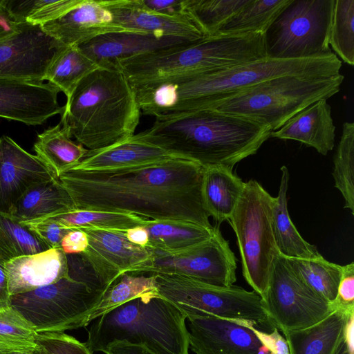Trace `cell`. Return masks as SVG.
Segmentation results:
<instances>
[{
  "instance_id": "obj_1",
  "label": "cell",
  "mask_w": 354,
  "mask_h": 354,
  "mask_svg": "<svg viewBox=\"0 0 354 354\" xmlns=\"http://www.w3.org/2000/svg\"><path fill=\"white\" fill-rule=\"evenodd\" d=\"M204 170L191 160L172 158L112 170H68L58 178L76 209L125 212L212 229L201 195Z\"/></svg>"
},
{
  "instance_id": "obj_2",
  "label": "cell",
  "mask_w": 354,
  "mask_h": 354,
  "mask_svg": "<svg viewBox=\"0 0 354 354\" xmlns=\"http://www.w3.org/2000/svg\"><path fill=\"white\" fill-rule=\"evenodd\" d=\"M342 62L330 55L280 59L265 57L219 70L176 80L136 93L142 114L156 118L205 109L262 82L283 75L330 77L339 73Z\"/></svg>"
},
{
  "instance_id": "obj_3",
  "label": "cell",
  "mask_w": 354,
  "mask_h": 354,
  "mask_svg": "<svg viewBox=\"0 0 354 354\" xmlns=\"http://www.w3.org/2000/svg\"><path fill=\"white\" fill-rule=\"evenodd\" d=\"M271 132L268 127L250 119L206 109L156 118L149 129L133 137L204 168L233 169L254 155Z\"/></svg>"
},
{
  "instance_id": "obj_4",
  "label": "cell",
  "mask_w": 354,
  "mask_h": 354,
  "mask_svg": "<svg viewBox=\"0 0 354 354\" xmlns=\"http://www.w3.org/2000/svg\"><path fill=\"white\" fill-rule=\"evenodd\" d=\"M266 56L264 34L218 33L115 60L134 93Z\"/></svg>"
},
{
  "instance_id": "obj_5",
  "label": "cell",
  "mask_w": 354,
  "mask_h": 354,
  "mask_svg": "<svg viewBox=\"0 0 354 354\" xmlns=\"http://www.w3.org/2000/svg\"><path fill=\"white\" fill-rule=\"evenodd\" d=\"M142 113L136 94L115 64L86 76L66 101L60 122L88 150L123 142L134 134Z\"/></svg>"
},
{
  "instance_id": "obj_6",
  "label": "cell",
  "mask_w": 354,
  "mask_h": 354,
  "mask_svg": "<svg viewBox=\"0 0 354 354\" xmlns=\"http://www.w3.org/2000/svg\"><path fill=\"white\" fill-rule=\"evenodd\" d=\"M186 315L156 293L136 297L92 322L84 343L91 353L115 342L143 345L156 354H188Z\"/></svg>"
},
{
  "instance_id": "obj_7",
  "label": "cell",
  "mask_w": 354,
  "mask_h": 354,
  "mask_svg": "<svg viewBox=\"0 0 354 354\" xmlns=\"http://www.w3.org/2000/svg\"><path fill=\"white\" fill-rule=\"evenodd\" d=\"M344 79L340 73L324 77L280 76L242 90L207 109L250 119L274 131L313 103L337 93Z\"/></svg>"
},
{
  "instance_id": "obj_8",
  "label": "cell",
  "mask_w": 354,
  "mask_h": 354,
  "mask_svg": "<svg viewBox=\"0 0 354 354\" xmlns=\"http://www.w3.org/2000/svg\"><path fill=\"white\" fill-rule=\"evenodd\" d=\"M272 199L255 180L245 183L243 191L229 218L241 258L243 276L264 300L273 263L279 252L272 227Z\"/></svg>"
},
{
  "instance_id": "obj_9",
  "label": "cell",
  "mask_w": 354,
  "mask_h": 354,
  "mask_svg": "<svg viewBox=\"0 0 354 354\" xmlns=\"http://www.w3.org/2000/svg\"><path fill=\"white\" fill-rule=\"evenodd\" d=\"M154 275L156 294L172 303L187 318L212 315L270 324L261 297L241 287L218 286L176 274Z\"/></svg>"
},
{
  "instance_id": "obj_10",
  "label": "cell",
  "mask_w": 354,
  "mask_h": 354,
  "mask_svg": "<svg viewBox=\"0 0 354 354\" xmlns=\"http://www.w3.org/2000/svg\"><path fill=\"white\" fill-rule=\"evenodd\" d=\"M107 290L68 277L10 296V306L37 333H59L86 326L88 315Z\"/></svg>"
},
{
  "instance_id": "obj_11",
  "label": "cell",
  "mask_w": 354,
  "mask_h": 354,
  "mask_svg": "<svg viewBox=\"0 0 354 354\" xmlns=\"http://www.w3.org/2000/svg\"><path fill=\"white\" fill-rule=\"evenodd\" d=\"M335 0H292L264 33L266 56L288 59L332 54L330 30Z\"/></svg>"
},
{
  "instance_id": "obj_12",
  "label": "cell",
  "mask_w": 354,
  "mask_h": 354,
  "mask_svg": "<svg viewBox=\"0 0 354 354\" xmlns=\"http://www.w3.org/2000/svg\"><path fill=\"white\" fill-rule=\"evenodd\" d=\"M152 250L151 257L125 273L182 275L224 287L232 286L236 280L235 255L218 227H214L210 239L190 248L175 252Z\"/></svg>"
},
{
  "instance_id": "obj_13",
  "label": "cell",
  "mask_w": 354,
  "mask_h": 354,
  "mask_svg": "<svg viewBox=\"0 0 354 354\" xmlns=\"http://www.w3.org/2000/svg\"><path fill=\"white\" fill-rule=\"evenodd\" d=\"M263 303L270 324L283 334L311 326L335 308L304 283L280 254Z\"/></svg>"
},
{
  "instance_id": "obj_14",
  "label": "cell",
  "mask_w": 354,
  "mask_h": 354,
  "mask_svg": "<svg viewBox=\"0 0 354 354\" xmlns=\"http://www.w3.org/2000/svg\"><path fill=\"white\" fill-rule=\"evenodd\" d=\"M65 46L40 26L24 24L0 39V80L44 82L49 66Z\"/></svg>"
},
{
  "instance_id": "obj_15",
  "label": "cell",
  "mask_w": 354,
  "mask_h": 354,
  "mask_svg": "<svg viewBox=\"0 0 354 354\" xmlns=\"http://www.w3.org/2000/svg\"><path fill=\"white\" fill-rule=\"evenodd\" d=\"M189 344L196 354H272L245 320L188 317Z\"/></svg>"
},
{
  "instance_id": "obj_16",
  "label": "cell",
  "mask_w": 354,
  "mask_h": 354,
  "mask_svg": "<svg viewBox=\"0 0 354 354\" xmlns=\"http://www.w3.org/2000/svg\"><path fill=\"white\" fill-rule=\"evenodd\" d=\"M103 2L115 23L127 32L191 42L210 37L190 15L176 17L156 13L145 7L140 0Z\"/></svg>"
},
{
  "instance_id": "obj_17",
  "label": "cell",
  "mask_w": 354,
  "mask_h": 354,
  "mask_svg": "<svg viewBox=\"0 0 354 354\" xmlns=\"http://www.w3.org/2000/svg\"><path fill=\"white\" fill-rule=\"evenodd\" d=\"M81 230L88 239V246L81 254L108 287L129 269L153 254L151 248L131 243L125 232L89 227Z\"/></svg>"
},
{
  "instance_id": "obj_18",
  "label": "cell",
  "mask_w": 354,
  "mask_h": 354,
  "mask_svg": "<svg viewBox=\"0 0 354 354\" xmlns=\"http://www.w3.org/2000/svg\"><path fill=\"white\" fill-rule=\"evenodd\" d=\"M59 91L48 82L0 80V118L36 126L62 114Z\"/></svg>"
},
{
  "instance_id": "obj_19",
  "label": "cell",
  "mask_w": 354,
  "mask_h": 354,
  "mask_svg": "<svg viewBox=\"0 0 354 354\" xmlns=\"http://www.w3.org/2000/svg\"><path fill=\"white\" fill-rule=\"evenodd\" d=\"M55 178L36 155L27 152L8 136L0 138V212L9 214L29 189Z\"/></svg>"
},
{
  "instance_id": "obj_20",
  "label": "cell",
  "mask_w": 354,
  "mask_h": 354,
  "mask_svg": "<svg viewBox=\"0 0 354 354\" xmlns=\"http://www.w3.org/2000/svg\"><path fill=\"white\" fill-rule=\"evenodd\" d=\"M64 46H80L105 34L127 32L114 21L103 1L82 0L57 19L40 26Z\"/></svg>"
},
{
  "instance_id": "obj_21",
  "label": "cell",
  "mask_w": 354,
  "mask_h": 354,
  "mask_svg": "<svg viewBox=\"0 0 354 354\" xmlns=\"http://www.w3.org/2000/svg\"><path fill=\"white\" fill-rule=\"evenodd\" d=\"M10 295L28 292L68 277L66 255L61 248L15 258L5 262Z\"/></svg>"
},
{
  "instance_id": "obj_22",
  "label": "cell",
  "mask_w": 354,
  "mask_h": 354,
  "mask_svg": "<svg viewBox=\"0 0 354 354\" xmlns=\"http://www.w3.org/2000/svg\"><path fill=\"white\" fill-rule=\"evenodd\" d=\"M354 308L337 306L315 324L284 333L289 354H338L346 341Z\"/></svg>"
},
{
  "instance_id": "obj_23",
  "label": "cell",
  "mask_w": 354,
  "mask_h": 354,
  "mask_svg": "<svg viewBox=\"0 0 354 354\" xmlns=\"http://www.w3.org/2000/svg\"><path fill=\"white\" fill-rule=\"evenodd\" d=\"M270 137L299 141L326 156L335 146V126L327 100H318L290 118Z\"/></svg>"
},
{
  "instance_id": "obj_24",
  "label": "cell",
  "mask_w": 354,
  "mask_h": 354,
  "mask_svg": "<svg viewBox=\"0 0 354 354\" xmlns=\"http://www.w3.org/2000/svg\"><path fill=\"white\" fill-rule=\"evenodd\" d=\"M172 158L176 157L156 145L132 136L105 148L88 150L79 164L70 170H112L159 162Z\"/></svg>"
},
{
  "instance_id": "obj_25",
  "label": "cell",
  "mask_w": 354,
  "mask_h": 354,
  "mask_svg": "<svg viewBox=\"0 0 354 354\" xmlns=\"http://www.w3.org/2000/svg\"><path fill=\"white\" fill-rule=\"evenodd\" d=\"M187 42L191 41L138 33L112 32L100 35L80 47L94 62L103 66L114 64L118 59Z\"/></svg>"
},
{
  "instance_id": "obj_26",
  "label": "cell",
  "mask_w": 354,
  "mask_h": 354,
  "mask_svg": "<svg viewBox=\"0 0 354 354\" xmlns=\"http://www.w3.org/2000/svg\"><path fill=\"white\" fill-rule=\"evenodd\" d=\"M225 166L204 170L201 195L205 210L218 223L229 220L242 194L245 183Z\"/></svg>"
},
{
  "instance_id": "obj_27",
  "label": "cell",
  "mask_w": 354,
  "mask_h": 354,
  "mask_svg": "<svg viewBox=\"0 0 354 354\" xmlns=\"http://www.w3.org/2000/svg\"><path fill=\"white\" fill-rule=\"evenodd\" d=\"M279 193L272 199V227L277 248L286 258L312 259L321 254L317 247L305 241L292 222L288 209V169L281 167Z\"/></svg>"
},
{
  "instance_id": "obj_28",
  "label": "cell",
  "mask_w": 354,
  "mask_h": 354,
  "mask_svg": "<svg viewBox=\"0 0 354 354\" xmlns=\"http://www.w3.org/2000/svg\"><path fill=\"white\" fill-rule=\"evenodd\" d=\"M75 209L59 178L44 181L29 189L12 206L9 214L27 223Z\"/></svg>"
},
{
  "instance_id": "obj_29",
  "label": "cell",
  "mask_w": 354,
  "mask_h": 354,
  "mask_svg": "<svg viewBox=\"0 0 354 354\" xmlns=\"http://www.w3.org/2000/svg\"><path fill=\"white\" fill-rule=\"evenodd\" d=\"M71 138L69 129L59 122L38 134L34 144L36 156L57 178L79 164L88 151Z\"/></svg>"
},
{
  "instance_id": "obj_30",
  "label": "cell",
  "mask_w": 354,
  "mask_h": 354,
  "mask_svg": "<svg viewBox=\"0 0 354 354\" xmlns=\"http://www.w3.org/2000/svg\"><path fill=\"white\" fill-rule=\"evenodd\" d=\"M145 227L149 234L146 247L164 252L182 251L212 237L214 227L207 228L200 225L178 220H149Z\"/></svg>"
},
{
  "instance_id": "obj_31",
  "label": "cell",
  "mask_w": 354,
  "mask_h": 354,
  "mask_svg": "<svg viewBox=\"0 0 354 354\" xmlns=\"http://www.w3.org/2000/svg\"><path fill=\"white\" fill-rule=\"evenodd\" d=\"M100 66L80 46H66L51 63L44 81L64 93L67 101L79 83Z\"/></svg>"
},
{
  "instance_id": "obj_32",
  "label": "cell",
  "mask_w": 354,
  "mask_h": 354,
  "mask_svg": "<svg viewBox=\"0 0 354 354\" xmlns=\"http://www.w3.org/2000/svg\"><path fill=\"white\" fill-rule=\"evenodd\" d=\"M286 259L304 283L328 302H335L342 274V266L327 261L322 254L312 259Z\"/></svg>"
},
{
  "instance_id": "obj_33",
  "label": "cell",
  "mask_w": 354,
  "mask_h": 354,
  "mask_svg": "<svg viewBox=\"0 0 354 354\" xmlns=\"http://www.w3.org/2000/svg\"><path fill=\"white\" fill-rule=\"evenodd\" d=\"M40 220L54 221L71 230L89 227L126 232L135 227L146 225L149 219L125 212L75 209L47 216Z\"/></svg>"
},
{
  "instance_id": "obj_34",
  "label": "cell",
  "mask_w": 354,
  "mask_h": 354,
  "mask_svg": "<svg viewBox=\"0 0 354 354\" xmlns=\"http://www.w3.org/2000/svg\"><path fill=\"white\" fill-rule=\"evenodd\" d=\"M50 248L27 224L0 212V260L32 255Z\"/></svg>"
},
{
  "instance_id": "obj_35",
  "label": "cell",
  "mask_w": 354,
  "mask_h": 354,
  "mask_svg": "<svg viewBox=\"0 0 354 354\" xmlns=\"http://www.w3.org/2000/svg\"><path fill=\"white\" fill-rule=\"evenodd\" d=\"M292 0H250L219 30L218 33H265Z\"/></svg>"
},
{
  "instance_id": "obj_36",
  "label": "cell",
  "mask_w": 354,
  "mask_h": 354,
  "mask_svg": "<svg viewBox=\"0 0 354 354\" xmlns=\"http://www.w3.org/2000/svg\"><path fill=\"white\" fill-rule=\"evenodd\" d=\"M148 293H156L154 275L122 274L109 288L88 315L86 326L121 304Z\"/></svg>"
},
{
  "instance_id": "obj_37",
  "label": "cell",
  "mask_w": 354,
  "mask_h": 354,
  "mask_svg": "<svg viewBox=\"0 0 354 354\" xmlns=\"http://www.w3.org/2000/svg\"><path fill=\"white\" fill-rule=\"evenodd\" d=\"M335 187L344 198V208L354 214V123L344 122L333 158Z\"/></svg>"
},
{
  "instance_id": "obj_38",
  "label": "cell",
  "mask_w": 354,
  "mask_h": 354,
  "mask_svg": "<svg viewBox=\"0 0 354 354\" xmlns=\"http://www.w3.org/2000/svg\"><path fill=\"white\" fill-rule=\"evenodd\" d=\"M250 0H186V10L211 37Z\"/></svg>"
},
{
  "instance_id": "obj_39",
  "label": "cell",
  "mask_w": 354,
  "mask_h": 354,
  "mask_svg": "<svg viewBox=\"0 0 354 354\" xmlns=\"http://www.w3.org/2000/svg\"><path fill=\"white\" fill-rule=\"evenodd\" d=\"M82 0H6L9 11L20 24L41 26L62 17Z\"/></svg>"
},
{
  "instance_id": "obj_40",
  "label": "cell",
  "mask_w": 354,
  "mask_h": 354,
  "mask_svg": "<svg viewBox=\"0 0 354 354\" xmlns=\"http://www.w3.org/2000/svg\"><path fill=\"white\" fill-rule=\"evenodd\" d=\"M329 45L345 63L354 64V0H335Z\"/></svg>"
},
{
  "instance_id": "obj_41",
  "label": "cell",
  "mask_w": 354,
  "mask_h": 354,
  "mask_svg": "<svg viewBox=\"0 0 354 354\" xmlns=\"http://www.w3.org/2000/svg\"><path fill=\"white\" fill-rule=\"evenodd\" d=\"M37 334L12 306L0 310V352L31 349L37 345Z\"/></svg>"
},
{
  "instance_id": "obj_42",
  "label": "cell",
  "mask_w": 354,
  "mask_h": 354,
  "mask_svg": "<svg viewBox=\"0 0 354 354\" xmlns=\"http://www.w3.org/2000/svg\"><path fill=\"white\" fill-rule=\"evenodd\" d=\"M36 342L47 354H93L84 343L63 332L38 333Z\"/></svg>"
},
{
  "instance_id": "obj_43",
  "label": "cell",
  "mask_w": 354,
  "mask_h": 354,
  "mask_svg": "<svg viewBox=\"0 0 354 354\" xmlns=\"http://www.w3.org/2000/svg\"><path fill=\"white\" fill-rule=\"evenodd\" d=\"M24 223L34 230L50 248H61L64 236L71 230L50 220L34 221Z\"/></svg>"
},
{
  "instance_id": "obj_44",
  "label": "cell",
  "mask_w": 354,
  "mask_h": 354,
  "mask_svg": "<svg viewBox=\"0 0 354 354\" xmlns=\"http://www.w3.org/2000/svg\"><path fill=\"white\" fill-rule=\"evenodd\" d=\"M333 307L354 308V263L342 266V274Z\"/></svg>"
},
{
  "instance_id": "obj_45",
  "label": "cell",
  "mask_w": 354,
  "mask_h": 354,
  "mask_svg": "<svg viewBox=\"0 0 354 354\" xmlns=\"http://www.w3.org/2000/svg\"><path fill=\"white\" fill-rule=\"evenodd\" d=\"M140 2L156 13L176 17L189 15L186 10V0H140Z\"/></svg>"
},
{
  "instance_id": "obj_46",
  "label": "cell",
  "mask_w": 354,
  "mask_h": 354,
  "mask_svg": "<svg viewBox=\"0 0 354 354\" xmlns=\"http://www.w3.org/2000/svg\"><path fill=\"white\" fill-rule=\"evenodd\" d=\"M88 246V236L81 229L71 230L63 238L61 249L66 254L83 253Z\"/></svg>"
},
{
  "instance_id": "obj_47",
  "label": "cell",
  "mask_w": 354,
  "mask_h": 354,
  "mask_svg": "<svg viewBox=\"0 0 354 354\" xmlns=\"http://www.w3.org/2000/svg\"><path fill=\"white\" fill-rule=\"evenodd\" d=\"M253 330L272 354H289L286 340L281 335L277 328H274L272 332L270 333L261 331L255 326L253 327Z\"/></svg>"
},
{
  "instance_id": "obj_48",
  "label": "cell",
  "mask_w": 354,
  "mask_h": 354,
  "mask_svg": "<svg viewBox=\"0 0 354 354\" xmlns=\"http://www.w3.org/2000/svg\"><path fill=\"white\" fill-rule=\"evenodd\" d=\"M24 24L19 23L9 11L6 0H0V39L13 35Z\"/></svg>"
},
{
  "instance_id": "obj_49",
  "label": "cell",
  "mask_w": 354,
  "mask_h": 354,
  "mask_svg": "<svg viewBox=\"0 0 354 354\" xmlns=\"http://www.w3.org/2000/svg\"><path fill=\"white\" fill-rule=\"evenodd\" d=\"M104 353L105 354H156L143 345L125 342H115L109 344Z\"/></svg>"
},
{
  "instance_id": "obj_50",
  "label": "cell",
  "mask_w": 354,
  "mask_h": 354,
  "mask_svg": "<svg viewBox=\"0 0 354 354\" xmlns=\"http://www.w3.org/2000/svg\"><path fill=\"white\" fill-rule=\"evenodd\" d=\"M4 263L0 260V310L10 307V295Z\"/></svg>"
},
{
  "instance_id": "obj_51",
  "label": "cell",
  "mask_w": 354,
  "mask_h": 354,
  "mask_svg": "<svg viewBox=\"0 0 354 354\" xmlns=\"http://www.w3.org/2000/svg\"><path fill=\"white\" fill-rule=\"evenodd\" d=\"M127 239L132 243L146 247L149 242V234L145 226H138L126 232Z\"/></svg>"
},
{
  "instance_id": "obj_52",
  "label": "cell",
  "mask_w": 354,
  "mask_h": 354,
  "mask_svg": "<svg viewBox=\"0 0 354 354\" xmlns=\"http://www.w3.org/2000/svg\"><path fill=\"white\" fill-rule=\"evenodd\" d=\"M37 344L35 347L27 351H2L0 352V354H47L46 350L41 345Z\"/></svg>"
},
{
  "instance_id": "obj_53",
  "label": "cell",
  "mask_w": 354,
  "mask_h": 354,
  "mask_svg": "<svg viewBox=\"0 0 354 354\" xmlns=\"http://www.w3.org/2000/svg\"><path fill=\"white\" fill-rule=\"evenodd\" d=\"M352 352L353 348L351 347L346 341L341 347L338 354H352Z\"/></svg>"
}]
</instances>
